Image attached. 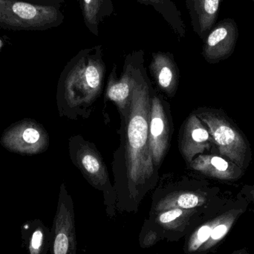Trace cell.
I'll return each mask as SVG.
<instances>
[{"instance_id": "6da1fadb", "label": "cell", "mask_w": 254, "mask_h": 254, "mask_svg": "<svg viewBox=\"0 0 254 254\" xmlns=\"http://www.w3.org/2000/svg\"><path fill=\"white\" fill-rule=\"evenodd\" d=\"M143 63L140 65L127 113L126 127L127 186L117 195L116 208L137 213L139 205L155 182V166L149 146L150 86Z\"/></svg>"}, {"instance_id": "7a4b0ae2", "label": "cell", "mask_w": 254, "mask_h": 254, "mask_svg": "<svg viewBox=\"0 0 254 254\" xmlns=\"http://www.w3.org/2000/svg\"><path fill=\"white\" fill-rule=\"evenodd\" d=\"M249 206V201L240 195L238 199L230 201L219 198L185 237L184 253H215Z\"/></svg>"}, {"instance_id": "3957f363", "label": "cell", "mask_w": 254, "mask_h": 254, "mask_svg": "<svg viewBox=\"0 0 254 254\" xmlns=\"http://www.w3.org/2000/svg\"><path fill=\"white\" fill-rule=\"evenodd\" d=\"M65 92L68 104L74 108L92 105L101 95L105 77L102 46L80 51L68 65Z\"/></svg>"}, {"instance_id": "277c9868", "label": "cell", "mask_w": 254, "mask_h": 254, "mask_svg": "<svg viewBox=\"0 0 254 254\" xmlns=\"http://www.w3.org/2000/svg\"><path fill=\"white\" fill-rule=\"evenodd\" d=\"M193 113L207 127L220 155L246 171L252 161V149L238 126L222 110L202 107Z\"/></svg>"}, {"instance_id": "5b68a950", "label": "cell", "mask_w": 254, "mask_h": 254, "mask_svg": "<svg viewBox=\"0 0 254 254\" xmlns=\"http://www.w3.org/2000/svg\"><path fill=\"white\" fill-rule=\"evenodd\" d=\"M61 6H41L25 0H0V28L13 31H43L62 25Z\"/></svg>"}, {"instance_id": "8992f818", "label": "cell", "mask_w": 254, "mask_h": 254, "mask_svg": "<svg viewBox=\"0 0 254 254\" xmlns=\"http://www.w3.org/2000/svg\"><path fill=\"white\" fill-rule=\"evenodd\" d=\"M73 161L83 173L85 179L104 195V204L107 216L113 218L116 215L117 194L112 187L105 163L93 145L83 140L80 136L76 139L73 148Z\"/></svg>"}, {"instance_id": "52a82bcc", "label": "cell", "mask_w": 254, "mask_h": 254, "mask_svg": "<svg viewBox=\"0 0 254 254\" xmlns=\"http://www.w3.org/2000/svg\"><path fill=\"white\" fill-rule=\"evenodd\" d=\"M52 231L50 254H77L74 204L65 189L60 195Z\"/></svg>"}, {"instance_id": "ba28073f", "label": "cell", "mask_w": 254, "mask_h": 254, "mask_svg": "<svg viewBox=\"0 0 254 254\" xmlns=\"http://www.w3.org/2000/svg\"><path fill=\"white\" fill-rule=\"evenodd\" d=\"M143 62V51L132 52L127 56L123 74L121 78H117L116 65H114L109 79L106 90V99L114 102L125 118L127 117L129 110L139 68Z\"/></svg>"}, {"instance_id": "9c48e42d", "label": "cell", "mask_w": 254, "mask_h": 254, "mask_svg": "<svg viewBox=\"0 0 254 254\" xmlns=\"http://www.w3.org/2000/svg\"><path fill=\"white\" fill-rule=\"evenodd\" d=\"M210 207L192 210L168 209L149 213L148 219L161 231L164 240L175 243L185 238L196 226Z\"/></svg>"}, {"instance_id": "30bf717a", "label": "cell", "mask_w": 254, "mask_h": 254, "mask_svg": "<svg viewBox=\"0 0 254 254\" xmlns=\"http://www.w3.org/2000/svg\"><path fill=\"white\" fill-rule=\"evenodd\" d=\"M218 190L207 188H184L158 192L153 197L149 213L172 208H207L216 202Z\"/></svg>"}, {"instance_id": "8fae6325", "label": "cell", "mask_w": 254, "mask_h": 254, "mask_svg": "<svg viewBox=\"0 0 254 254\" xmlns=\"http://www.w3.org/2000/svg\"><path fill=\"white\" fill-rule=\"evenodd\" d=\"M239 38V28L232 18H226L214 25L203 40L202 56L209 64H217L234 53Z\"/></svg>"}, {"instance_id": "7c38bea8", "label": "cell", "mask_w": 254, "mask_h": 254, "mask_svg": "<svg viewBox=\"0 0 254 254\" xmlns=\"http://www.w3.org/2000/svg\"><path fill=\"white\" fill-rule=\"evenodd\" d=\"M149 137L152 161L154 166L158 167L170 146L171 131L165 108L157 95L152 96L151 101Z\"/></svg>"}, {"instance_id": "4fadbf2b", "label": "cell", "mask_w": 254, "mask_h": 254, "mask_svg": "<svg viewBox=\"0 0 254 254\" xmlns=\"http://www.w3.org/2000/svg\"><path fill=\"white\" fill-rule=\"evenodd\" d=\"M214 144L208 129L203 122L192 113L182 128L179 148L182 156L188 164L196 155L210 150Z\"/></svg>"}, {"instance_id": "5bb4252c", "label": "cell", "mask_w": 254, "mask_h": 254, "mask_svg": "<svg viewBox=\"0 0 254 254\" xmlns=\"http://www.w3.org/2000/svg\"><path fill=\"white\" fill-rule=\"evenodd\" d=\"M190 167L192 170L221 182H233L244 176L245 171L222 155L201 154L194 158Z\"/></svg>"}, {"instance_id": "9a60e30c", "label": "cell", "mask_w": 254, "mask_h": 254, "mask_svg": "<svg viewBox=\"0 0 254 254\" xmlns=\"http://www.w3.org/2000/svg\"><path fill=\"white\" fill-rule=\"evenodd\" d=\"M149 69L160 89L168 96L173 97L179 83V71L173 55L170 52L152 54Z\"/></svg>"}, {"instance_id": "2e32d148", "label": "cell", "mask_w": 254, "mask_h": 254, "mask_svg": "<svg viewBox=\"0 0 254 254\" xmlns=\"http://www.w3.org/2000/svg\"><path fill=\"white\" fill-rule=\"evenodd\" d=\"M222 0H186L194 32L204 40L216 25Z\"/></svg>"}, {"instance_id": "e0dca14e", "label": "cell", "mask_w": 254, "mask_h": 254, "mask_svg": "<svg viewBox=\"0 0 254 254\" xmlns=\"http://www.w3.org/2000/svg\"><path fill=\"white\" fill-rule=\"evenodd\" d=\"M22 245L28 254H48L52 243V231L40 219H33L21 225Z\"/></svg>"}, {"instance_id": "ac0fdd59", "label": "cell", "mask_w": 254, "mask_h": 254, "mask_svg": "<svg viewBox=\"0 0 254 254\" xmlns=\"http://www.w3.org/2000/svg\"><path fill=\"white\" fill-rule=\"evenodd\" d=\"M85 25L94 35H99V25L115 11L112 0H79Z\"/></svg>"}, {"instance_id": "d6986e66", "label": "cell", "mask_w": 254, "mask_h": 254, "mask_svg": "<svg viewBox=\"0 0 254 254\" xmlns=\"http://www.w3.org/2000/svg\"><path fill=\"white\" fill-rule=\"evenodd\" d=\"M144 5L152 6L155 11L162 16L179 38L186 35L187 29L182 13L173 0H137Z\"/></svg>"}, {"instance_id": "ffe728a7", "label": "cell", "mask_w": 254, "mask_h": 254, "mask_svg": "<svg viewBox=\"0 0 254 254\" xmlns=\"http://www.w3.org/2000/svg\"><path fill=\"white\" fill-rule=\"evenodd\" d=\"M161 240L164 237L159 229L148 218L145 219L138 236L139 246L142 249H151Z\"/></svg>"}, {"instance_id": "44dd1931", "label": "cell", "mask_w": 254, "mask_h": 254, "mask_svg": "<svg viewBox=\"0 0 254 254\" xmlns=\"http://www.w3.org/2000/svg\"><path fill=\"white\" fill-rule=\"evenodd\" d=\"M240 196L249 201V204H254V185H246L243 187L240 190Z\"/></svg>"}, {"instance_id": "7402d4cb", "label": "cell", "mask_w": 254, "mask_h": 254, "mask_svg": "<svg viewBox=\"0 0 254 254\" xmlns=\"http://www.w3.org/2000/svg\"><path fill=\"white\" fill-rule=\"evenodd\" d=\"M23 139L27 143H36L40 139V133L34 128H27L24 131Z\"/></svg>"}, {"instance_id": "603a6c76", "label": "cell", "mask_w": 254, "mask_h": 254, "mask_svg": "<svg viewBox=\"0 0 254 254\" xmlns=\"http://www.w3.org/2000/svg\"><path fill=\"white\" fill-rule=\"evenodd\" d=\"M31 4L41 6H61L66 0H25Z\"/></svg>"}, {"instance_id": "cb8c5ba5", "label": "cell", "mask_w": 254, "mask_h": 254, "mask_svg": "<svg viewBox=\"0 0 254 254\" xmlns=\"http://www.w3.org/2000/svg\"><path fill=\"white\" fill-rule=\"evenodd\" d=\"M231 254H250L249 250L246 248H242V249H237Z\"/></svg>"}, {"instance_id": "d4e9b609", "label": "cell", "mask_w": 254, "mask_h": 254, "mask_svg": "<svg viewBox=\"0 0 254 254\" xmlns=\"http://www.w3.org/2000/svg\"><path fill=\"white\" fill-rule=\"evenodd\" d=\"M252 1H254V0H252Z\"/></svg>"}, {"instance_id": "484cf974", "label": "cell", "mask_w": 254, "mask_h": 254, "mask_svg": "<svg viewBox=\"0 0 254 254\" xmlns=\"http://www.w3.org/2000/svg\"></svg>"}]
</instances>
